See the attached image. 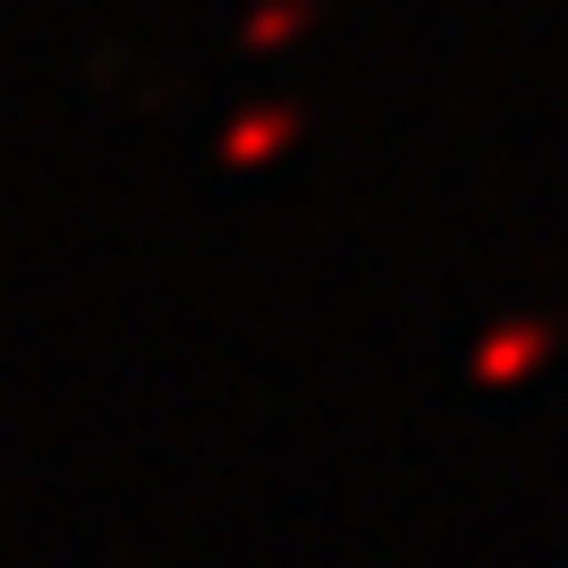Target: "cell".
I'll return each instance as SVG.
<instances>
[{"instance_id":"cell-1","label":"cell","mask_w":568,"mask_h":568,"mask_svg":"<svg viewBox=\"0 0 568 568\" xmlns=\"http://www.w3.org/2000/svg\"><path fill=\"white\" fill-rule=\"evenodd\" d=\"M544 356H551V332H544V323H500V332L475 348V382H526Z\"/></svg>"},{"instance_id":"cell-2","label":"cell","mask_w":568,"mask_h":568,"mask_svg":"<svg viewBox=\"0 0 568 568\" xmlns=\"http://www.w3.org/2000/svg\"><path fill=\"white\" fill-rule=\"evenodd\" d=\"M297 136V111H255L230 128V162H263V153H281V144Z\"/></svg>"}]
</instances>
